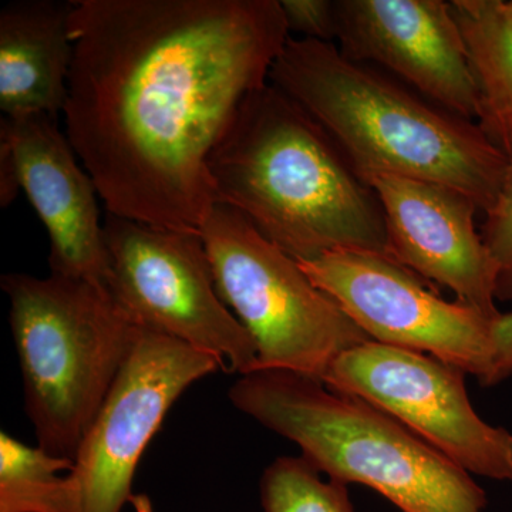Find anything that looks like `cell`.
Masks as SVG:
<instances>
[{
	"instance_id": "cell-1",
	"label": "cell",
	"mask_w": 512,
	"mask_h": 512,
	"mask_svg": "<svg viewBox=\"0 0 512 512\" xmlns=\"http://www.w3.org/2000/svg\"><path fill=\"white\" fill-rule=\"evenodd\" d=\"M66 136L107 214L200 234L208 160L289 39L279 0H76Z\"/></svg>"
},
{
	"instance_id": "cell-2",
	"label": "cell",
	"mask_w": 512,
	"mask_h": 512,
	"mask_svg": "<svg viewBox=\"0 0 512 512\" xmlns=\"http://www.w3.org/2000/svg\"><path fill=\"white\" fill-rule=\"evenodd\" d=\"M218 204L295 261L336 249L387 255L376 192L332 138L271 83L249 94L208 160Z\"/></svg>"
},
{
	"instance_id": "cell-3",
	"label": "cell",
	"mask_w": 512,
	"mask_h": 512,
	"mask_svg": "<svg viewBox=\"0 0 512 512\" xmlns=\"http://www.w3.org/2000/svg\"><path fill=\"white\" fill-rule=\"evenodd\" d=\"M269 83L326 131L365 183L392 174L447 185L484 214L497 200L510 158L477 123L353 62L333 43L289 37Z\"/></svg>"
},
{
	"instance_id": "cell-4",
	"label": "cell",
	"mask_w": 512,
	"mask_h": 512,
	"mask_svg": "<svg viewBox=\"0 0 512 512\" xmlns=\"http://www.w3.org/2000/svg\"><path fill=\"white\" fill-rule=\"evenodd\" d=\"M232 404L293 441L320 474L372 488L402 512H483L487 494L456 463L379 407L289 370H256Z\"/></svg>"
},
{
	"instance_id": "cell-5",
	"label": "cell",
	"mask_w": 512,
	"mask_h": 512,
	"mask_svg": "<svg viewBox=\"0 0 512 512\" xmlns=\"http://www.w3.org/2000/svg\"><path fill=\"white\" fill-rule=\"evenodd\" d=\"M37 447L73 461L136 339L106 286L50 274L0 279Z\"/></svg>"
},
{
	"instance_id": "cell-6",
	"label": "cell",
	"mask_w": 512,
	"mask_h": 512,
	"mask_svg": "<svg viewBox=\"0 0 512 512\" xmlns=\"http://www.w3.org/2000/svg\"><path fill=\"white\" fill-rule=\"evenodd\" d=\"M200 235L222 302L254 340V372L322 380L340 355L370 340L298 261L238 211L215 205Z\"/></svg>"
},
{
	"instance_id": "cell-7",
	"label": "cell",
	"mask_w": 512,
	"mask_h": 512,
	"mask_svg": "<svg viewBox=\"0 0 512 512\" xmlns=\"http://www.w3.org/2000/svg\"><path fill=\"white\" fill-rule=\"evenodd\" d=\"M104 239L107 291L134 326L214 357L222 372H254V340L222 302L200 234L107 214Z\"/></svg>"
},
{
	"instance_id": "cell-8",
	"label": "cell",
	"mask_w": 512,
	"mask_h": 512,
	"mask_svg": "<svg viewBox=\"0 0 512 512\" xmlns=\"http://www.w3.org/2000/svg\"><path fill=\"white\" fill-rule=\"evenodd\" d=\"M299 265L373 342L436 357L476 376L481 386L490 375L500 316L444 301L379 252L336 249Z\"/></svg>"
},
{
	"instance_id": "cell-9",
	"label": "cell",
	"mask_w": 512,
	"mask_h": 512,
	"mask_svg": "<svg viewBox=\"0 0 512 512\" xmlns=\"http://www.w3.org/2000/svg\"><path fill=\"white\" fill-rule=\"evenodd\" d=\"M322 382L389 413L471 476L512 483V434L478 416L460 367L367 340L340 355Z\"/></svg>"
},
{
	"instance_id": "cell-10",
	"label": "cell",
	"mask_w": 512,
	"mask_h": 512,
	"mask_svg": "<svg viewBox=\"0 0 512 512\" xmlns=\"http://www.w3.org/2000/svg\"><path fill=\"white\" fill-rule=\"evenodd\" d=\"M221 367L178 340L137 328L106 402L73 460L79 512H121L144 451L181 394Z\"/></svg>"
},
{
	"instance_id": "cell-11",
	"label": "cell",
	"mask_w": 512,
	"mask_h": 512,
	"mask_svg": "<svg viewBox=\"0 0 512 512\" xmlns=\"http://www.w3.org/2000/svg\"><path fill=\"white\" fill-rule=\"evenodd\" d=\"M335 9L343 56L379 64L440 109L478 120L480 94L451 2L335 0Z\"/></svg>"
},
{
	"instance_id": "cell-12",
	"label": "cell",
	"mask_w": 512,
	"mask_h": 512,
	"mask_svg": "<svg viewBox=\"0 0 512 512\" xmlns=\"http://www.w3.org/2000/svg\"><path fill=\"white\" fill-rule=\"evenodd\" d=\"M386 221L387 256L498 318L497 265L476 229V202L431 181L377 174L366 181Z\"/></svg>"
},
{
	"instance_id": "cell-13",
	"label": "cell",
	"mask_w": 512,
	"mask_h": 512,
	"mask_svg": "<svg viewBox=\"0 0 512 512\" xmlns=\"http://www.w3.org/2000/svg\"><path fill=\"white\" fill-rule=\"evenodd\" d=\"M0 136L8 138L22 190L49 234L52 275L107 288L109 258L99 194L57 120L45 113L3 117Z\"/></svg>"
},
{
	"instance_id": "cell-14",
	"label": "cell",
	"mask_w": 512,
	"mask_h": 512,
	"mask_svg": "<svg viewBox=\"0 0 512 512\" xmlns=\"http://www.w3.org/2000/svg\"><path fill=\"white\" fill-rule=\"evenodd\" d=\"M73 2L20 0L0 12V109L57 120L69 96Z\"/></svg>"
},
{
	"instance_id": "cell-15",
	"label": "cell",
	"mask_w": 512,
	"mask_h": 512,
	"mask_svg": "<svg viewBox=\"0 0 512 512\" xmlns=\"http://www.w3.org/2000/svg\"><path fill=\"white\" fill-rule=\"evenodd\" d=\"M480 94L477 124L512 158V9L504 0H451Z\"/></svg>"
},
{
	"instance_id": "cell-16",
	"label": "cell",
	"mask_w": 512,
	"mask_h": 512,
	"mask_svg": "<svg viewBox=\"0 0 512 512\" xmlns=\"http://www.w3.org/2000/svg\"><path fill=\"white\" fill-rule=\"evenodd\" d=\"M73 461L0 434V512H79Z\"/></svg>"
},
{
	"instance_id": "cell-17",
	"label": "cell",
	"mask_w": 512,
	"mask_h": 512,
	"mask_svg": "<svg viewBox=\"0 0 512 512\" xmlns=\"http://www.w3.org/2000/svg\"><path fill=\"white\" fill-rule=\"evenodd\" d=\"M264 512H355L349 487L325 481L305 458L279 457L261 478Z\"/></svg>"
},
{
	"instance_id": "cell-18",
	"label": "cell",
	"mask_w": 512,
	"mask_h": 512,
	"mask_svg": "<svg viewBox=\"0 0 512 512\" xmlns=\"http://www.w3.org/2000/svg\"><path fill=\"white\" fill-rule=\"evenodd\" d=\"M481 237L497 265L495 298L500 302H510L512 301V158L505 171L497 200L493 207L485 212Z\"/></svg>"
},
{
	"instance_id": "cell-19",
	"label": "cell",
	"mask_w": 512,
	"mask_h": 512,
	"mask_svg": "<svg viewBox=\"0 0 512 512\" xmlns=\"http://www.w3.org/2000/svg\"><path fill=\"white\" fill-rule=\"evenodd\" d=\"M289 33L296 32L305 39L332 43L336 39L335 0H279Z\"/></svg>"
},
{
	"instance_id": "cell-20",
	"label": "cell",
	"mask_w": 512,
	"mask_h": 512,
	"mask_svg": "<svg viewBox=\"0 0 512 512\" xmlns=\"http://www.w3.org/2000/svg\"><path fill=\"white\" fill-rule=\"evenodd\" d=\"M512 376V313H501L494 325V360L483 386L503 383Z\"/></svg>"
},
{
	"instance_id": "cell-21",
	"label": "cell",
	"mask_w": 512,
	"mask_h": 512,
	"mask_svg": "<svg viewBox=\"0 0 512 512\" xmlns=\"http://www.w3.org/2000/svg\"><path fill=\"white\" fill-rule=\"evenodd\" d=\"M20 185L19 167L15 153L6 137L0 136V205L9 207L18 197Z\"/></svg>"
},
{
	"instance_id": "cell-22",
	"label": "cell",
	"mask_w": 512,
	"mask_h": 512,
	"mask_svg": "<svg viewBox=\"0 0 512 512\" xmlns=\"http://www.w3.org/2000/svg\"><path fill=\"white\" fill-rule=\"evenodd\" d=\"M508 5H510V8L512 9V0H510V2H508Z\"/></svg>"
}]
</instances>
